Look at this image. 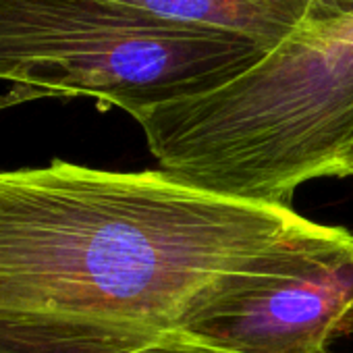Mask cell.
Segmentation results:
<instances>
[{"label":"cell","mask_w":353,"mask_h":353,"mask_svg":"<svg viewBox=\"0 0 353 353\" xmlns=\"http://www.w3.org/2000/svg\"><path fill=\"white\" fill-rule=\"evenodd\" d=\"M353 254V233L160 168L0 170V353L183 334L250 293Z\"/></svg>","instance_id":"1"},{"label":"cell","mask_w":353,"mask_h":353,"mask_svg":"<svg viewBox=\"0 0 353 353\" xmlns=\"http://www.w3.org/2000/svg\"><path fill=\"white\" fill-rule=\"evenodd\" d=\"M135 121L174 179L291 206L299 185L345 176L353 154V15L301 26L221 90Z\"/></svg>","instance_id":"2"},{"label":"cell","mask_w":353,"mask_h":353,"mask_svg":"<svg viewBox=\"0 0 353 353\" xmlns=\"http://www.w3.org/2000/svg\"><path fill=\"white\" fill-rule=\"evenodd\" d=\"M268 44L156 21L102 0H0L5 104L94 98L133 119L221 90L256 67Z\"/></svg>","instance_id":"3"},{"label":"cell","mask_w":353,"mask_h":353,"mask_svg":"<svg viewBox=\"0 0 353 353\" xmlns=\"http://www.w3.org/2000/svg\"><path fill=\"white\" fill-rule=\"evenodd\" d=\"M183 334L231 353H328L353 334V254L262 287Z\"/></svg>","instance_id":"4"},{"label":"cell","mask_w":353,"mask_h":353,"mask_svg":"<svg viewBox=\"0 0 353 353\" xmlns=\"http://www.w3.org/2000/svg\"><path fill=\"white\" fill-rule=\"evenodd\" d=\"M137 15L192 28H208L281 46L310 15V0H102Z\"/></svg>","instance_id":"5"},{"label":"cell","mask_w":353,"mask_h":353,"mask_svg":"<svg viewBox=\"0 0 353 353\" xmlns=\"http://www.w3.org/2000/svg\"><path fill=\"white\" fill-rule=\"evenodd\" d=\"M83 353H231L202 345L185 334L133 332L98 341Z\"/></svg>","instance_id":"6"},{"label":"cell","mask_w":353,"mask_h":353,"mask_svg":"<svg viewBox=\"0 0 353 353\" xmlns=\"http://www.w3.org/2000/svg\"><path fill=\"white\" fill-rule=\"evenodd\" d=\"M353 15V0H312L310 15L303 26L334 23Z\"/></svg>","instance_id":"7"},{"label":"cell","mask_w":353,"mask_h":353,"mask_svg":"<svg viewBox=\"0 0 353 353\" xmlns=\"http://www.w3.org/2000/svg\"><path fill=\"white\" fill-rule=\"evenodd\" d=\"M345 176H353V154L347 162V168H345Z\"/></svg>","instance_id":"8"},{"label":"cell","mask_w":353,"mask_h":353,"mask_svg":"<svg viewBox=\"0 0 353 353\" xmlns=\"http://www.w3.org/2000/svg\"><path fill=\"white\" fill-rule=\"evenodd\" d=\"M5 106H7V104H5V100H3V98H0V110H3Z\"/></svg>","instance_id":"9"},{"label":"cell","mask_w":353,"mask_h":353,"mask_svg":"<svg viewBox=\"0 0 353 353\" xmlns=\"http://www.w3.org/2000/svg\"><path fill=\"white\" fill-rule=\"evenodd\" d=\"M310 3H312V0H310Z\"/></svg>","instance_id":"10"}]
</instances>
